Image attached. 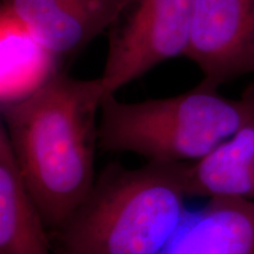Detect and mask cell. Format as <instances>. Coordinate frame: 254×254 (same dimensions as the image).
Wrapping results in <instances>:
<instances>
[{"label": "cell", "mask_w": 254, "mask_h": 254, "mask_svg": "<svg viewBox=\"0 0 254 254\" xmlns=\"http://www.w3.org/2000/svg\"><path fill=\"white\" fill-rule=\"evenodd\" d=\"M104 97L100 77L84 80L56 69L2 104L0 127L49 231L59 227L94 185Z\"/></svg>", "instance_id": "1"}, {"label": "cell", "mask_w": 254, "mask_h": 254, "mask_svg": "<svg viewBox=\"0 0 254 254\" xmlns=\"http://www.w3.org/2000/svg\"><path fill=\"white\" fill-rule=\"evenodd\" d=\"M186 163L110 164L84 201L50 231L56 254H159L187 211Z\"/></svg>", "instance_id": "2"}, {"label": "cell", "mask_w": 254, "mask_h": 254, "mask_svg": "<svg viewBox=\"0 0 254 254\" xmlns=\"http://www.w3.org/2000/svg\"><path fill=\"white\" fill-rule=\"evenodd\" d=\"M254 116V86L228 99L201 80L185 93L124 103L110 94L99 116V148L154 163H192L226 141Z\"/></svg>", "instance_id": "3"}, {"label": "cell", "mask_w": 254, "mask_h": 254, "mask_svg": "<svg viewBox=\"0 0 254 254\" xmlns=\"http://www.w3.org/2000/svg\"><path fill=\"white\" fill-rule=\"evenodd\" d=\"M195 0H125L109 27L105 97L154 66L185 56ZM104 97V98H105Z\"/></svg>", "instance_id": "4"}, {"label": "cell", "mask_w": 254, "mask_h": 254, "mask_svg": "<svg viewBox=\"0 0 254 254\" xmlns=\"http://www.w3.org/2000/svg\"><path fill=\"white\" fill-rule=\"evenodd\" d=\"M185 57L219 87L254 71V0H195Z\"/></svg>", "instance_id": "5"}, {"label": "cell", "mask_w": 254, "mask_h": 254, "mask_svg": "<svg viewBox=\"0 0 254 254\" xmlns=\"http://www.w3.org/2000/svg\"><path fill=\"white\" fill-rule=\"evenodd\" d=\"M125 0H2L4 13L20 25L56 63L74 58L109 30Z\"/></svg>", "instance_id": "6"}, {"label": "cell", "mask_w": 254, "mask_h": 254, "mask_svg": "<svg viewBox=\"0 0 254 254\" xmlns=\"http://www.w3.org/2000/svg\"><path fill=\"white\" fill-rule=\"evenodd\" d=\"M159 254H254V200L209 198L187 211Z\"/></svg>", "instance_id": "7"}, {"label": "cell", "mask_w": 254, "mask_h": 254, "mask_svg": "<svg viewBox=\"0 0 254 254\" xmlns=\"http://www.w3.org/2000/svg\"><path fill=\"white\" fill-rule=\"evenodd\" d=\"M46 227L0 127V254H52Z\"/></svg>", "instance_id": "8"}, {"label": "cell", "mask_w": 254, "mask_h": 254, "mask_svg": "<svg viewBox=\"0 0 254 254\" xmlns=\"http://www.w3.org/2000/svg\"><path fill=\"white\" fill-rule=\"evenodd\" d=\"M187 196L254 200V116L226 141L186 163Z\"/></svg>", "instance_id": "9"}]
</instances>
